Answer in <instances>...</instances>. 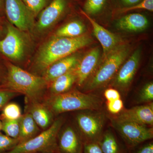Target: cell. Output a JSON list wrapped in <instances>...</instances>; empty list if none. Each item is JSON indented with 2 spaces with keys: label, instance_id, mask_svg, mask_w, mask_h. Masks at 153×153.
<instances>
[{
  "label": "cell",
  "instance_id": "6da1fadb",
  "mask_svg": "<svg viewBox=\"0 0 153 153\" xmlns=\"http://www.w3.org/2000/svg\"><path fill=\"white\" fill-rule=\"evenodd\" d=\"M91 41L87 35L75 38L53 37L39 50L36 58V67L44 72L52 63L72 55L90 44Z\"/></svg>",
  "mask_w": 153,
  "mask_h": 153
},
{
  "label": "cell",
  "instance_id": "7a4b0ae2",
  "mask_svg": "<svg viewBox=\"0 0 153 153\" xmlns=\"http://www.w3.org/2000/svg\"><path fill=\"white\" fill-rule=\"evenodd\" d=\"M7 69L8 89L24 94L27 101H44L47 96L48 84L43 76L32 74L11 63L8 65Z\"/></svg>",
  "mask_w": 153,
  "mask_h": 153
},
{
  "label": "cell",
  "instance_id": "3957f363",
  "mask_svg": "<svg viewBox=\"0 0 153 153\" xmlns=\"http://www.w3.org/2000/svg\"><path fill=\"white\" fill-rule=\"evenodd\" d=\"M43 102L55 116L68 111L97 110L102 105V100L99 97L76 90H69L57 95L47 96Z\"/></svg>",
  "mask_w": 153,
  "mask_h": 153
},
{
  "label": "cell",
  "instance_id": "277c9868",
  "mask_svg": "<svg viewBox=\"0 0 153 153\" xmlns=\"http://www.w3.org/2000/svg\"><path fill=\"white\" fill-rule=\"evenodd\" d=\"M129 49L125 45H119L104 58V61L86 82L85 91H91L103 86L117 73L128 55Z\"/></svg>",
  "mask_w": 153,
  "mask_h": 153
},
{
  "label": "cell",
  "instance_id": "5b68a950",
  "mask_svg": "<svg viewBox=\"0 0 153 153\" xmlns=\"http://www.w3.org/2000/svg\"><path fill=\"white\" fill-rule=\"evenodd\" d=\"M64 121L63 117H57L49 128L31 139L19 143L13 150L5 153H57V134Z\"/></svg>",
  "mask_w": 153,
  "mask_h": 153
},
{
  "label": "cell",
  "instance_id": "8992f818",
  "mask_svg": "<svg viewBox=\"0 0 153 153\" xmlns=\"http://www.w3.org/2000/svg\"><path fill=\"white\" fill-rule=\"evenodd\" d=\"M111 124L120 135L126 147L132 150L153 138L152 127L111 119Z\"/></svg>",
  "mask_w": 153,
  "mask_h": 153
},
{
  "label": "cell",
  "instance_id": "52a82bcc",
  "mask_svg": "<svg viewBox=\"0 0 153 153\" xmlns=\"http://www.w3.org/2000/svg\"><path fill=\"white\" fill-rule=\"evenodd\" d=\"M105 120L104 114L97 110H84L77 114L75 121L83 143L98 141Z\"/></svg>",
  "mask_w": 153,
  "mask_h": 153
},
{
  "label": "cell",
  "instance_id": "ba28073f",
  "mask_svg": "<svg viewBox=\"0 0 153 153\" xmlns=\"http://www.w3.org/2000/svg\"><path fill=\"white\" fill-rule=\"evenodd\" d=\"M4 11L11 25L21 31L33 27L35 17L23 0H4Z\"/></svg>",
  "mask_w": 153,
  "mask_h": 153
},
{
  "label": "cell",
  "instance_id": "9c48e42d",
  "mask_svg": "<svg viewBox=\"0 0 153 153\" xmlns=\"http://www.w3.org/2000/svg\"><path fill=\"white\" fill-rule=\"evenodd\" d=\"M27 41L22 31L11 24L7 25V35L0 41V52L11 60H21L25 55Z\"/></svg>",
  "mask_w": 153,
  "mask_h": 153
},
{
  "label": "cell",
  "instance_id": "30bf717a",
  "mask_svg": "<svg viewBox=\"0 0 153 153\" xmlns=\"http://www.w3.org/2000/svg\"><path fill=\"white\" fill-rule=\"evenodd\" d=\"M63 125L57 134V153H82L84 143L78 130L70 125Z\"/></svg>",
  "mask_w": 153,
  "mask_h": 153
},
{
  "label": "cell",
  "instance_id": "8fae6325",
  "mask_svg": "<svg viewBox=\"0 0 153 153\" xmlns=\"http://www.w3.org/2000/svg\"><path fill=\"white\" fill-rule=\"evenodd\" d=\"M70 7V0H52L40 13L37 29L42 31L50 27L68 12Z\"/></svg>",
  "mask_w": 153,
  "mask_h": 153
},
{
  "label": "cell",
  "instance_id": "7c38bea8",
  "mask_svg": "<svg viewBox=\"0 0 153 153\" xmlns=\"http://www.w3.org/2000/svg\"><path fill=\"white\" fill-rule=\"evenodd\" d=\"M116 120L131 122L152 127L153 126V103L134 107L123 109L113 117Z\"/></svg>",
  "mask_w": 153,
  "mask_h": 153
},
{
  "label": "cell",
  "instance_id": "4fadbf2b",
  "mask_svg": "<svg viewBox=\"0 0 153 153\" xmlns=\"http://www.w3.org/2000/svg\"><path fill=\"white\" fill-rule=\"evenodd\" d=\"M140 57V51L138 49L119 69L116 74L114 86L123 91L127 89L138 68Z\"/></svg>",
  "mask_w": 153,
  "mask_h": 153
},
{
  "label": "cell",
  "instance_id": "5bb4252c",
  "mask_svg": "<svg viewBox=\"0 0 153 153\" xmlns=\"http://www.w3.org/2000/svg\"><path fill=\"white\" fill-rule=\"evenodd\" d=\"M100 52L99 49L96 47L90 50L83 58L79 60L75 67L76 82L78 86H82L93 74L98 64Z\"/></svg>",
  "mask_w": 153,
  "mask_h": 153
},
{
  "label": "cell",
  "instance_id": "9a60e30c",
  "mask_svg": "<svg viewBox=\"0 0 153 153\" xmlns=\"http://www.w3.org/2000/svg\"><path fill=\"white\" fill-rule=\"evenodd\" d=\"M25 112L31 115L42 131L49 128L55 121V115L42 102L26 100Z\"/></svg>",
  "mask_w": 153,
  "mask_h": 153
},
{
  "label": "cell",
  "instance_id": "2e32d148",
  "mask_svg": "<svg viewBox=\"0 0 153 153\" xmlns=\"http://www.w3.org/2000/svg\"><path fill=\"white\" fill-rule=\"evenodd\" d=\"M79 13L85 16L92 25L94 36L101 44L103 49V55L105 57L112 49L120 45L119 38L100 26L91 17L85 13L82 9H79Z\"/></svg>",
  "mask_w": 153,
  "mask_h": 153
},
{
  "label": "cell",
  "instance_id": "e0dca14e",
  "mask_svg": "<svg viewBox=\"0 0 153 153\" xmlns=\"http://www.w3.org/2000/svg\"><path fill=\"white\" fill-rule=\"evenodd\" d=\"M76 55H71L52 63L43 72V77L49 83L63 74L75 68L79 61Z\"/></svg>",
  "mask_w": 153,
  "mask_h": 153
},
{
  "label": "cell",
  "instance_id": "ac0fdd59",
  "mask_svg": "<svg viewBox=\"0 0 153 153\" xmlns=\"http://www.w3.org/2000/svg\"><path fill=\"white\" fill-rule=\"evenodd\" d=\"M149 21L139 13L127 14L117 21V26L120 30L128 32H140L147 27Z\"/></svg>",
  "mask_w": 153,
  "mask_h": 153
},
{
  "label": "cell",
  "instance_id": "d6986e66",
  "mask_svg": "<svg viewBox=\"0 0 153 153\" xmlns=\"http://www.w3.org/2000/svg\"><path fill=\"white\" fill-rule=\"evenodd\" d=\"M76 81V76L74 68L49 83V94L47 96L57 95L67 92L70 90Z\"/></svg>",
  "mask_w": 153,
  "mask_h": 153
},
{
  "label": "cell",
  "instance_id": "ffe728a7",
  "mask_svg": "<svg viewBox=\"0 0 153 153\" xmlns=\"http://www.w3.org/2000/svg\"><path fill=\"white\" fill-rule=\"evenodd\" d=\"M42 131L30 114L25 112L22 114L20 119L19 143L31 139Z\"/></svg>",
  "mask_w": 153,
  "mask_h": 153
},
{
  "label": "cell",
  "instance_id": "44dd1931",
  "mask_svg": "<svg viewBox=\"0 0 153 153\" xmlns=\"http://www.w3.org/2000/svg\"><path fill=\"white\" fill-rule=\"evenodd\" d=\"M98 143L103 153H124L116 137L111 130L102 133Z\"/></svg>",
  "mask_w": 153,
  "mask_h": 153
},
{
  "label": "cell",
  "instance_id": "7402d4cb",
  "mask_svg": "<svg viewBox=\"0 0 153 153\" xmlns=\"http://www.w3.org/2000/svg\"><path fill=\"white\" fill-rule=\"evenodd\" d=\"M85 30V25L81 21L74 20L59 28L54 37L75 38L83 35Z\"/></svg>",
  "mask_w": 153,
  "mask_h": 153
},
{
  "label": "cell",
  "instance_id": "603a6c76",
  "mask_svg": "<svg viewBox=\"0 0 153 153\" xmlns=\"http://www.w3.org/2000/svg\"><path fill=\"white\" fill-rule=\"evenodd\" d=\"M107 0H85L82 10L88 16H97L106 7Z\"/></svg>",
  "mask_w": 153,
  "mask_h": 153
},
{
  "label": "cell",
  "instance_id": "cb8c5ba5",
  "mask_svg": "<svg viewBox=\"0 0 153 153\" xmlns=\"http://www.w3.org/2000/svg\"><path fill=\"white\" fill-rule=\"evenodd\" d=\"M20 119L16 120L3 119L2 129L8 136L18 139L20 133Z\"/></svg>",
  "mask_w": 153,
  "mask_h": 153
},
{
  "label": "cell",
  "instance_id": "d4e9b609",
  "mask_svg": "<svg viewBox=\"0 0 153 153\" xmlns=\"http://www.w3.org/2000/svg\"><path fill=\"white\" fill-rule=\"evenodd\" d=\"M21 108L19 105L12 102L6 105L3 110L2 117L3 119L16 120L22 117Z\"/></svg>",
  "mask_w": 153,
  "mask_h": 153
},
{
  "label": "cell",
  "instance_id": "484cf974",
  "mask_svg": "<svg viewBox=\"0 0 153 153\" xmlns=\"http://www.w3.org/2000/svg\"><path fill=\"white\" fill-rule=\"evenodd\" d=\"M144 10L152 12L153 11V0H142L135 5L128 7L123 8L115 11L116 13L122 14L128 13L132 11Z\"/></svg>",
  "mask_w": 153,
  "mask_h": 153
},
{
  "label": "cell",
  "instance_id": "4316f807",
  "mask_svg": "<svg viewBox=\"0 0 153 153\" xmlns=\"http://www.w3.org/2000/svg\"><path fill=\"white\" fill-rule=\"evenodd\" d=\"M34 17L38 16L52 0H23Z\"/></svg>",
  "mask_w": 153,
  "mask_h": 153
},
{
  "label": "cell",
  "instance_id": "83f0119b",
  "mask_svg": "<svg viewBox=\"0 0 153 153\" xmlns=\"http://www.w3.org/2000/svg\"><path fill=\"white\" fill-rule=\"evenodd\" d=\"M19 140L0 132V153L10 152L19 144Z\"/></svg>",
  "mask_w": 153,
  "mask_h": 153
},
{
  "label": "cell",
  "instance_id": "f1b7e54d",
  "mask_svg": "<svg viewBox=\"0 0 153 153\" xmlns=\"http://www.w3.org/2000/svg\"><path fill=\"white\" fill-rule=\"evenodd\" d=\"M153 100V83L149 82L144 85L138 96L140 103L152 102Z\"/></svg>",
  "mask_w": 153,
  "mask_h": 153
},
{
  "label": "cell",
  "instance_id": "f546056e",
  "mask_svg": "<svg viewBox=\"0 0 153 153\" xmlns=\"http://www.w3.org/2000/svg\"><path fill=\"white\" fill-rule=\"evenodd\" d=\"M106 102L107 109L112 114H119L123 110V102L121 99Z\"/></svg>",
  "mask_w": 153,
  "mask_h": 153
},
{
  "label": "cell",
  "instance_id": "4dcf8cb0",
  "mask_svg": "<svg viewBox=\"0 0 153 153\" xmlns=\"http://www.w3.org/2000/svg\"><path fill=\"white\" fill-rule=\"evenodd\" d=\"M19 94H20L10 89H0V109L12 98Z\"/></svg>",
  "mask_w": 153,
  "mask_h": 153
},
{
  "label": "cell",
  "instance_id": "1f68e13d",
  "mask_svg": "<svg viewBox=\"0 0 153 153\" xmlns=\"http://www.w3.org/2000/svg\"><path fill=\"white\" fill-rule=\"evenodd\" d=\"M82 153H103L98 142L84 143Z\"/></svg>",
  "mask_w": 153,
  "mask_h": 153
},
{
  "label": "cell",
  "instance_id": "d6a6232c",
  "mask_svg": "<svg viewBox=\"0 0 153 153\" xmlns=\"http://www.w3.org/2000/svg\"><path fill=\"white\" fill-rule=\"evenodd\" d=\"M145 142L134 148L133 153H153V143L152 141Z\"/></svg>",
  "mask_w": 153,
  "mask_h": 153
},
{
  "label": "cell",
  "instance_id": "836d02e7",
  "mask_svg": "<svg viewBox=\"0 0 153 153\" xmlns=\"http://www.w3.org/2000/svg\"><path fill=\"white\" fill-rule=\"evenodd\" d=\"M105 98L107 101H111L121 99V95L119 91L114 88H108L105 91Z\"/></svg>",
  "mask_w": 153,
  "mask_h": 153
},
{
  "label": "cell",
  "instance_id": "e575fe53",
  "mask_svg": "<svg viewBox=\"0 0 153 153\" xmlns=\"http://www.w3.org/2000/svg\"><path fill=\"white\" fill-rule=\"evenodd\" d=\"M142 1V0H118L119 3L122 5L121 8L135 5Z\"/></svg>",
  "mask_w": 153,
  "mask_h": 153
},
{
  "label": "cell",
  "instance_id": "d590c367",
  "mask_svg": "<svg viewBox=\"0 0 153 153\" xmlns=\"http://www.w3.org/2000/svg\"><path fill=\"white\" fill-rule=\"evenodd\" d=\"M4 10V1L0 0V11Z\"/></svg>",
  "mask_w": 153,
  "mask_h": 153
},
{
  "label": "cell",
  "instance_id": "8d00e7d4",
  "mask_svg": "<svg viewBox=\"0 0 153 153\" xmlns=\"http://www.w3.org/2000/svg\"><path fill=\"white\" fill-rule=\"evenodd\" d=\"M2 129V122L0 120V130H1Z\"/></svg>",
  "mask_w": 153,
  "mask_h": 153
},
{
  "label": "cell",
  "instance_id": "74e56055",
  "mask_svg": "<svg viewBox=\"0 0 153 153\" xmlns=\"http://www.w3.org/2000/svg\"><path fill=\"white\" fill-rule=\"evenodd\" d=\"M1 34V25H0V36Z\"/></svg>",
  "mask_w": 153,
  "mask_h": 153
},
{
  "label": "cell",
  "instance_id": "f35d334b",
  "mask_svg": "<svg viewBox=\"0 0 153 153\" xmlns=\"http://www.w3.org/2000/svg\"></svg>",
  "mask_w": 153,
  "mask_h": 153
},
{
  "label": "cell",
  "instance_id": "ab89813d",
  "mask_svg": "<svg viewBox=\"0 0 153 153\" xmlns=\"http://www.w3.org/2000/svg\"><path fill=\"white\" fill-rule=\"evenodd\" d=\"M84 2H85V0H84ZM83 4H84V3H83Z\"/></svg>",
  "mask_w": 153,
  "mask_h": 153
}]
</instances>
